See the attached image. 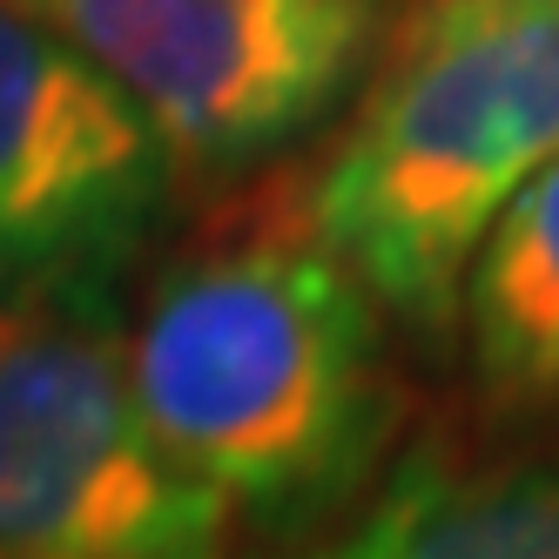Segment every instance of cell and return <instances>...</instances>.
Wrapping results in <instances>:
<instances>
[{
	"label": "cell",
	"mask_w": 559,
	"mask_h": 559,
	"mask_svg": "<svg viewBox=\"0 0 559 559\" xmlns=\"http://www.w3.org/2000/svg\"><path fill=\"white\" fill-rule=\"evenodd\" d=\"M176 203L169 155L115 88L0 8V317L115 297Z\"/></svg>",
	"instance_id": "5"
},
{
	"label": "cell",
	"mask_w": 559,
	"mask_h": 559,
	"mask_svg": "<svg viewBox=\"0 0 559 559\" xmlns=\"http://www.w3.org/2000/svg\"><path fill=\"white\" fill-rule=\"evenodd\" d=\"M559 163V0H397V21L290 210L384 324L452 344L486 229Z\"/></svg>",
	"instance_id": "2"
},
{
	"label": "cell",
	"mask_w": 559,
	"mask_h": 559,
	"mask_svg": "<svg viewBox=\"0 0 559 559\" xmlns=\"http://www.w3.org/2000/svg\"><path fill=\"white\" fill-rule=\"evenodd\" d=\"M452 337L492 431H559V163L486 229L459 284Z\"/></svg>",
	"instance_id": "7"
},
{
	"label": "cell",
	"mask_w": 559,
	"mask_h": 559,
	"mask_svg": "<svg viewBox=\"0 0 559 559\" xmlns=\"http://www.w3.org/2000/svg\"><path fill=\"white\" fill-rule=\"evenodd\" d=\"M115 88L182 195L236 189L331 129L397 0H0Z\"/></svg>",
	"instance_id": "3"
},
{
	"label": "cell",
	"mask_w": 559,
	"mask_h": 559,
	"mask_svg": "<svg viewBox=\"0 0 559 559\" xmlns=\"http://www.w3.org/2000/svg\"><path fill=\"white\" fill-rule=\"evenodd\" d=\"M337 559H559V431H425L331 539Z\"/></svg>",
	"instance_id": "6"
},
{
	"label": "cell",
	"mask_w": 559,
	"mask_h": 559,
	"mask_svg": "<svg viewBox=\"0 0 559 559\" xmlns=\"http://www.w3.org/2000/svg\"><path fill=\"white\" fill-rule=\"evenodd\" d=\"M236 519L148 431L115 297L0 317V559H229Z\"/></svg>",
	"instance_id": "4"
},
{
	"label": "cell",
	"mask_w": 559,
	"mask_h": 559,
	"mask_svg": "<svg viewBox=\"0 0 559 559\" xmlns=\"http://www.w3.org/2000/svg\"><path fill=\"white\" fill-rule=\"evenodd\" d=\"M284 559H337L331 546H310V552H284Z\"/></svg>",
	"instance_id": "8"
},
{
	"label": "cell",
	"mask_w": 559,
	"mask_h": 559,
	"mask_svg": "<svg viewBox=\"0 0 559 559\" xmlns=\"http://www.w3.org/2000/svg\"><path fill=\"white\" fill-rule=\"evenodd\" d=\"M122 344L148 431L236 526H310L405 452L391 324L290 189L169 250Z\"/></svg>",
	"instance_id": "1"
}]
</instances>
